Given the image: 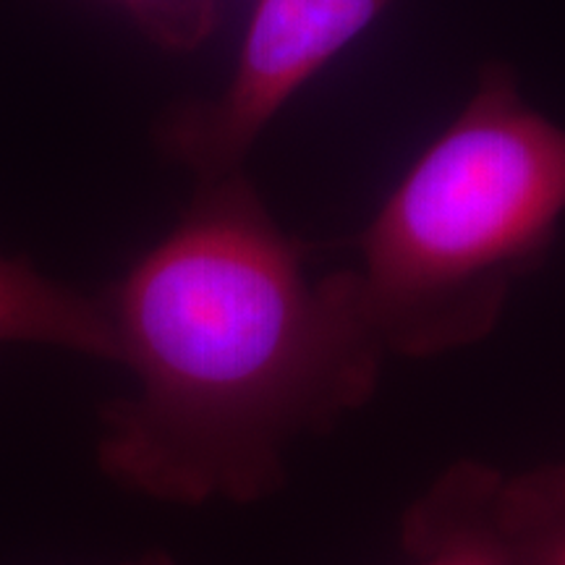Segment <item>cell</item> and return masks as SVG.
Wrapping results in <instances>:
<instances>
[{"instance_id": "obj_3", "label": "cell", "mask_w": 565, "mask_h": 565, "mask_svg": "<svg viewBox=\"0 0 565 565\" xmlns=\"http://www.w3.org/2000/svg\"><path fill=\"white\" fill-rule=\"evenodd\" d=\"M393 0H259L228 89L189 105L162 141L202 181L238 173L275 113L351 45Z\"/></svg>"}, {"instance_id": "obj_5", "label": "cell", "mask_w": 565, "mask_h": 565, "mask_svg": "<svg viewBox=\"0 0 565 565\" xmlns=\"http://www.w3.org/2000/svg\"><path fill=\"white\" fill-rule=\"evenodd\" d=\"M0 341L51 343L116 362V335L103 299L42 278L30 265L0 257Z\"/></svg>"}, {"instance_id": "obj_6", "label": "cell", "mask_w": 565, "mask_h": 565, "mask_svg": "<svg viewBox=\"0 0 565 565\" xmlns=\"http://www.w3.org/2000/svg\"><path fill=\"white\" fill-rule=\"evenodd\" d=\"M532 563L534 565H565V534L557 536V540L550 547L540 550ZM515 565H521V563H515Z\"/></svg>"}, {"instance_id": "obj_4", "label": "cell", "mask_w": 565, "mask_h": 565, "mask_svg": "<svg viewBox=\"0 0 565 565\" xmlns=\"http://www.w3.org/2000/svg\"><path fill=\"white\" fill-rule=\"evenodd\" d=\"M414 565H515L505 484L490 469L461 463L408 513Z\"/></svg>"}, {"instance_id": "obj_8", "label": "cell", "mask_w": 565, "mask_h": 565, "mask_svg": "<svg viewBox=\"0 0 565 565\" xmlns=\"http://www.w3.org/2000/svg\"><path fill=\"white\" fill-rule=\"evenodd\" d=\"M129 3H137V6H150V3H158V0H129Z\"/></svg>"}, {"instance_id": "obj_2", "label": "cell", "mask_w": 565, "mask_h": 565, "mask_svg": "<svg viewBox=\"0 0 565 565\" xmlns=\"http://www.w3.org/2000/svg\"><path fill=\"white\" fill-rule=\"evenodd\" d=\"M565 212V129L492 66L362 238L359 315L385 351L429 356L492 330Z\"/></svg>"}, {"instance_id": "obj_7", "label": "cell", "mask_w": 565, "mask_h": 565, "mask_svg": "<svg viewBox=\"0 0 565 565\" xmlns=\"http://www.w3.org/2000/svg\"><path fill=\"white\" fill-rule=\"evenodd\" d=\"M131 565H173V563L168 561V557H162V555H150V557H145V561L131 563Z\"/></svg>"}, {"instance_id": "obj_1", "label": "cell", "mask_w": 565, "mask_h": 565, "mask_svg": "<svg viewBox=\"0 0 565 565\" xmlns=\"http://www.w3.org/2000/svg\"><path fill=\"white\" fill-rule=\"evenodd\" d=\"M103 303L137 393L105 412L100 463L150 498H263L282 479L286 445L377 383L383 349L351 270L309 280L238 173L204 181Z\"/></svg>"}]
</instances>
